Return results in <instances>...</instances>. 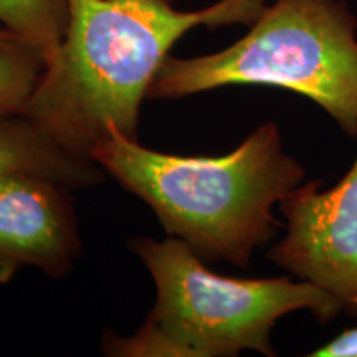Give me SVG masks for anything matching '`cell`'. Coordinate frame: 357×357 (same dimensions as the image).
<instances>
[{
    "instance_id": "cell-2",
    "label": "cell",
    "mask_w": 357,
    "mask_h": 357,
    "mask_svg": "<svg viewBox=\"0 0 357 357\" xmlns=\"http://www.w3.org/2000/svg\"><path fill=\"white\" fill-rule=\"evenodd\" d=\"M91 159L153 208L169 236L204 260L247 268L273 238V207L305 182L275 123L261 124L225 155H177L149 149L111 129Z\"/></svg>"
},
{
    "instance_id": "cell-5",
    "label": "cell",
    "mask_w": 357,
    "mask_h": 357,
    "mask_svg": "<svg viewBox=\"0 0 357 357\" xmlns=\"http://www.w3.org/2000/svg\"><path fill=\"white\" fill-rule=\"evenodd\" d=\"M321 187V181L303 182L281 199L287 234L268 258L357 318V158L336 185Z\"/></svg>"
},
{
    "instance_id": "cell-7",
    "label": "cell",
    "mask_w": 357,
    "mask_h": 357,
    "mask_svg": "<svg viewBox=\"0 0 357 357\" xmlns=\"http://www.w3.org/2000/svg\"><path fill=\"white\" fill-rule=\"evenodd\" d=\"M38 176L68 189L105 181V169L56 142L25 114H0V178Z\"/></svg>"
},
{
    "instance_id": "cell-1",
    "label": "cell",
    "mask_w": 357,
    "mask_h": 357,
    "mask_svg": "<svg viewBox=\"0 0 357 357\" xmlns=\"http://www.w3.org/2000/svg\"><path fill=\"white\" fill-rule=\"evenodd\" d=\"M68 0L70 22L24 113L71 153L91 158L111 129L137 139L142 101L169 52L197 26L252 25L266 0Z\"/></svg>"
},
{
    "instance_id": "cell-6",
    "label": "cell",
    "mask_w": 357,
    "mask_h": 357,
    "mask_svg": "<svg viewBox=\"0 0 357 357\" xmlns=\"http://www.w3.org/2000/svg\"><path fill=\"white\" fill-rule=\"evenodd\" d=\"M71 189L38 176L0 178V284L24 266L60 278L79 255Z\"/></svg>"
},
{
    "instance_id": "cell-3",
    "label": "cell",
    "mask_w": 357,
    "mask_h": 357,
    "mask_svg": "<svg viewBox=\"0 0 357 357\" xmlns=\"http://www.w3.org/2000/svg\"><path fill=\"white\" fill-rule=\"evenodd\" d=\"M129 248L155 284V305L132 336L105 339L109 356L231 357L242 351L276 356L271 331L283 316L310 311L321 324L341 306L307 281L218 275L176 236H137Z\"/></svg>"
},
{
    "instance_id": "cell-8",
    "label": "cell",
    "mask_w": 357,
    "mask_h": 357,
    "mask_svg": "<svg viewBox=\"0 0 357 357\" xmlns=\"http://www.w3.org/2000/svg\"><path fill=\"white\" fill-rule=\"evenodd\" d=\"M70 22L68 0H0V25L52 61Z\"/></svg>"
},
{
    "instance_id": "cell-9",
    "label": "cell",
    "mask_w": 357,
    "mask_h": 357,
    "mask_svg": "<svg viewBox=\"0 0 357 357\" xmlns=\"http://www.w3.org/2000/svg\"><path fill=\"white\" fill-rule=\"evenodd\" d=\"M45 60L29 42L0 29V114H22L45 70Z\"/></svg>"
},
{
    "instance_id": "cell-4",
    "label": "cell",
    "mask_w": 357,
    "mask_h": 357,
    "mask_svg": "<svg viewBox=\"0 0 357 357\" xmlns=\"http://www.w3.org/2000/svg\"><path fill=\"white\" fill-rule=\"evenodd\" d=\"M258 84L300 93L357 137V19L341 0H275L247 35L211 55L167 56L149 100Z\"/></svg>"
},
{
    "instance_id": "cell-10",
    "label": "cell",
    "mask_w": 357,
    "mask_h": 357,
    "mask_svg": "<svg viewBox=\"0 0 357 357\" xmlns=\"http://www.w3.org/2000/svg\"><path fill=\"white\" fill-rule=\"evenodd\" d=\"M311 357H357V328L339 333L318 349L310 352Z\"/></svg>"
}]
</instances>
